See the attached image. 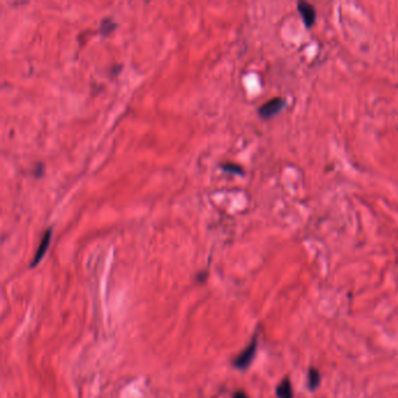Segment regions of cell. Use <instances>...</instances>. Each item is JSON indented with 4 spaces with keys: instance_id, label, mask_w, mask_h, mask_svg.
Here are the masks:
<instances>
[{
    "instance_id": "obj_6",
    "label": "cell",
    "mask_w": 398,
    "mask_h": 398,
    "mask_svg": "<svg viewBox=\"0 0 398 398\" xmlns=\"http://www.w3.org/2000/svg\"><path fill=\"white\" fill-rule=\"evenodd\" d=\"M320 382H321V375L315 368H311L309 371V387L311 390H314L319 387Z\"/></svg>"
},
{
    "instance_id": "obj_5",
    "label": "cell",
    "mask_w": 398,
    "mask_h": 398,
    "mask_svg": "<svg viewBox=\"0 0 398 398\" xmlns=\"http://www.w3.org/2000/svg\"><path fill=\"white\" fill-rule=\"evenodd\" d=\"M276 395L278 398H293V390L290 379L286 377L282 381V383L278 384L276 389Z\"/></svg>"
},
{
    "instance_id": "obj_7",
    "label": "cell",
    "mask_w": 398,
    "mask_h": 398,
    "mask_svg": "<svg viewBox=\"0 0 398 398\" xmlns=\"http://www.w3.org/2000/svg\"><path fill=\"white\" fill-rule=\"evenodd\" d=\"M222 168L224 171H228V172H231V173H236V174H243V170H242V167L239 166V165H235V164L232 162H228V164H224V165L222 166Z\"/></svg>"
},
{
    "instance_id": "obj_4",
    "label": "cell",
    "mask_w": 398,
    "mask_h": 398,
    "mask_svg": "<svg viewBox=\"0 0 398 398\" xmlns=\"http://www.w3.org/2000/svg\"><path fill=\"white\" fill-rule=\"evenodd\" d=\"M50 239H51V229H48V230L45 232V235H43L41 243H40V245H39V248L37 250L35 256H34V259L31 264L32 267L35 266L37 264L41 261L42 257L45 256V254L47 252V249H48L49 243H50Z\"/></svg>"
},
{
    "instance_id": "obj_1",
    "label": "cell",
    "mask_w": 398,
    "mask_h": 398,
    "mask_svg": "<svg viewBox=\"0 0 398 398\" xmlns=\"http://www.w3.org/2000/svg\"><path fill=\"white\" fill-rule=\"evenodd\" d=\"M257 350V336H255L251 340V342L246 347L243 352H242L235 360H233V366L239 369H246L254 360L255 355H256Z\"/></svg>"
},
{
    "instance_id": "obj_8",
    "label": "cell",
    "mask_w": 398,
    "mask_h": 398,
    "mask_svg": "<svg viewBox=\"0 0 398 398\" xmlns=\"http://www.w3.org/2000/svg\"><path fill=\"white\" fill-rule=\"evenodd\" d=\"M233 398H249V397L246 396V393L243 391H237L235 392V395H233Z\"/></svg>"
},
{
    "instance_id": "obj_2",
    "label": "cell",
    "mask_w": 398,
    "mask_h": 398,
    "mask_svg": "<svg viewBox=\"0 0 398 398\" xmlns=\"http://www.w3.org/2000/svg\"><path fill=\"white\" fill-rule=\"evenodd\" d=\"M285 105V101L282 97H275L264 103V104L259 107V116L263 117V118H271L275 115L278 114V112L283 109Z\"/></svg>"
},
{
    "instance_id": "obj_3",
    "label": "cell",
    "mask_w": 398,
    "mask_h": 398,
    "mask_svg": "<svg viewBox=\"0 0 398 398\" xmlns=\"http://www.w3.org/2000/svg\"><path fill=\"white\" fill-rule=\"evenodd\" d=\"M298 11H299L306 27H312L315 24V19H317V11H315L312 4L301 0L298 3Z\"/></svg>"
}]
</instances>
